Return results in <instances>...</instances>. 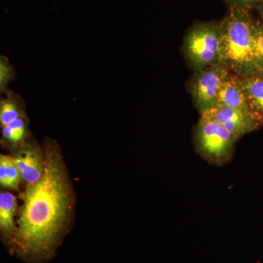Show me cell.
<instances>
[{"mask_svg":"<svg viewBox=\"0 0 263 263\" xmlns=\"http://www.w3.org/2000/svg\"><path fill=\"white\" fill-rule=\"evenodd\" d=\"M0 100V125H8L19 118L27 115V104L23 97L13 90L5 91Z\"/></svg>","mask_w":263,"mask_h":263,"instance_id":"9c48e42d","label":"cell"},{"mask_svg":"<svg viewBox=\"0 0 263 263\" xmlns=\"http://www.w3.org/2000/svg\"><path fill=\"white\" fill-rule=\"evenodd\" d=\"M22 178L14 157L0 156V183L5 187L16 190Z\"/></svg>","mask_w":263,"mask_h":263,"instance_id":"4fadbf2b","label":"cell"},{"mask_svg":"<svg viewBox=\"0 0 263 263\" xmlns=\"http://www.w3.org/2000/svg\"><path fill=\"white\" fill-rule=\"evenodd\" d=\"M16 79V70L8 57L0 56V93L3 94Z\"/></svg>","mask_w":263,"mask_h":263,"instance_id":"9a60e30c","label":"cell"},{"mask_svg":"<svg viewBox=\"0 0 263 263\" xmlns=\"http://www.w3.org/2000/svg\"><path fill=\"white\" fill-rule=\"evenodd\" d=\"M29 135V120L27 115L2 127V140L3 143L13 148L20 146L27 141Z\"/></svg>","mask_w":263,"mask_h":263,"instance_id":"7c38bea8","label":"cell"},{"mask_svg":"<svg viewBox=\"0 0 263 263\" xmlns=\"http://www.w3.org/2000/svg\"><path fill=\"white\" fill-rule=\"evenodd\" d=\"M71 193L58 143L43 142V172L24 195L10 251L21 258L43 262L54 254L70 212Z\"/></svg>","mask_w":263,"mask_h":263,"instance_id":"6da1fadb","label":"cell"},{"mask_svg":"<svg viewBox=\"0 0 263 263\" xmlns=\"http://www.w3.org/2000/svg\"><path fill=\"white\" fill-rule=\"evenodd\" d=\"M237 140L226 128L201 114L197 126L195 141L197 149L202 157L213 163H224L231 157Z\"/></svg>","mask_w":263,"mask_h":263,"instance_id":"277c9868","label":"cell"},{"mask_svg":"<svg viewBox=\"0 0 263 263\" xmlns=\"http://www.w3.org/2000/svg\"><path fill=\"white\" fill-rule=\"evenodd\" d=\"M226 1L230 7L249 10L252 7L257 6L263 0H226Z\"/></svg>","mask_w":263,"mask_h":263,"instance_id":"2e32d148","label":"cell"},{"mask_svg":"<svg viewBox=\"0 0 263 263\" xmlns=\"http://www.w3.org/2000/svg\"><path fill=\"white\" fill-rule=\"evenodd\" d=\"M16 198L9 193L0 194V228L5 243L10 247L16 233V227L13 221Z\"/></svg>","mask_w":263,"mask_h":263,"instance_id":"8fae6325","label":"cell"},{"mask_svg":"<svg viewBox=\"0 0 263 263\" xmlns=\"http://www.w3.org/2000/svg\"><path fill=\"white\" fill-rule=\"evenodd\" d=\"M183 49L195 72L219 63L221 51L219 26L212 23L195 24L185 37Z\"/></svg>","mask_w":263,"mask_h":263,"instance_id":"3957f363","label":"cell"},{"mask_svg":"<svg viewBox=\"0 0 263 263\" xmlns=\"http://www.w3.org/2000/svg\"><path fill=\"white\" fill-rule=\"evenodd\" d=\"M230 73L231 72L221 62L196 72L191 81L190 89L200 114L216 106L218 92Z\"/></svg>","mask_w":263,"mask_h":263,"instance_id":"5b68a950","label":"cell"},{"mask_svg":"<svg viewBox=\"0 0 263 263\" xmlns=\"http://www.w3.org/2000/svg\"><path fill=\"white\" fill-rule=\"evenodd\" d=\"M241 84L249 108L263 122V72L241 78Z\"/></svg>","mask_w":263,"mask_h":263,"instance_id":"30bf717a","label":"cell"},{"mask_svg":"<svg viewBox=\"0 0 263 263\" xmlns=\"http://www.w3.org/2000/svg\"><path fill=\"white\" fill-rule=\"evenodd\" d=\"M202 114L226 128L237 139L255 130L263 122L253 112L228 107H214Z\"/></svg>","mask_w":263,"mask_h":263,"instance_id":"8992f818","label":"cell"},{"mask_svg":"<svg viewBox=\"0 0 263 263\" xmlns=\"http://www.w3.org/2000/svg\"><path fill=\"white\" fill-rule=\"evenodd\" d=\"M252 57L255 72H263V23L254 21Z\"/></svg>","mask_w":263,"mask_h":263,"instance_id":"5bb4252c","label":"cell"},{"mask_svg":"<svg viewBox=\"0 0 263 263\" xmlns=\"http://www.w3.org/2000/svg\"><path fill=\"white\" fill-rule=\"evenodd\" d=\"M253 24L249 10L230 7L219 25L220 62L241 78L255 72L252 57Z\"/></svg>","mask_w":263,"mask_h":263,"instance_id":"7a4b0ae2","label":"cell"},{"mask_svg":"<svg viewBox=\"0 0 263 263\" xmlns=\"http://www.w3.org/2000/svg\"><path fill=\"white\" fill-rule=\"evenodd\" d=\"M217 106L252 111L242 87L241 77L232 72L228 76L216 97L215 107Z\"/></svg>","mask_w":263,"mask_h":263,"instance_id":"ba28073f","label":"cell"},{"mask_svg":"<svg viewBox=\"0 0 263 263\" xmlns=\"http://www.w3.org/2000/svg\"><path fill=\"white\" fill-rule=\"evenodd\" d=\"M256 7H257L259 13H260L261 17H262L263 20V1L261 2V3L257 5Z\"/></svg>","mask_w":263,"mask_h":263,"instance_id":"e0dca14e","label":"cell"},{"mask_svg":"<svg viewBox=\"0 0 263 263\" xmlns=\"http://www.w3.org/2000/svg\"><path fill=\"white\" fill-rule=\"evenodd\" d=\"M14 159L22 179L28 185L41 179L43 172V149L32 140L28 139L15 147Z\"/></svg>","mask_w":263,"mask_h":263,"instance_id":"52a82bcc","label":"cell"}]
</instances>
